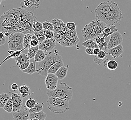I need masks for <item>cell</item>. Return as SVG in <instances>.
Wrapping results in <instances>:
<instances>
[{"instance_id": "obj_32", "label": "cell", "mask_w": 131, "mask_h": 120, "mask_svg": "<svg viewBox=\"0 0 131 120\" xmlns=\"http://www.w3.org/2000/svg\"><path fill=\"white\" fill-rule=\"evenodd\" d=\"M3 109L8 113H10L13 112V103L12 98H10L7 102V103H6L5 106L3 108Z\"/></svg>"}, {"instance_id": "obj_11", "label": "cell", "mask_w": 131, "mask_h": 120, "mask_svg": "<svg viewBox=\"0 0 131 120\" xmlns=\"http://www.w3.org/2000/svg\"><path fill=\"white\" fill-rule=\"evenodd\" d=\"M29 109L25 105L21 107L20 110L13 112V119L15 120H29Z\"/></svg>"}, {"instance_id": "obj_9", "label": "cell", "mask_w": 131, "mask_h": 120, "mask_svg": "<svg viewBox=\"0 0 131 120\" xmlns=\"http://www.w3.org/2000/svg\"><path fill=\"white\" fill-rule=\"evenodd\" d=\"M83 37L85 40L94 39L99 35L97 33L96 31L91 25L90 23L86 25L83 29L81 30Z\"/></svg>"}, {"instance_id": "obj_1", "label": "cell", "mask_w": 131, "mask_h": 120, "mask_svg": "<svg viewBox=\"0 0 131 120\" xmlns=\"http://www.w3.org/2000/svg\"><path fill=\"white\" fill-rule=\"evenodd\" d=\"M61 59H62V58L59 54L57 50H54L53 52H49L47 54L44 60L36 65V72L42 76H47L51 67Z\"/></svg>"}, {"instance_id": "obj_19", "label": "cell", "mask_w": 131, "mask_h": 120, "mask_svg": "<svg viewBox=\"0 0 131 120\" xmlns=\"http://www.w3.org/2000/svg\"><path fill=\"white\" fill-rule=\"evenodd\" d=\"M47 114L42 110L39 112L35 113L29 114V119L30 120H45L47 117Z\"/></svg>"}, {"instance_id": "obj_23", "label": "cell", "mask_w": 131, "mask_h": 120, "mask_svg": "<svg viewBox=\"0 0 131 120\" xmlns=\"http://www.w3.org/2000/svg\"><path fill=\"white\" fill-rule=\"evenodd\" d=\"M64 65V63L62 59L58 61L56 63H55L53 65H52L48 71V73H56L60 68H61Z\"/></svg>"}, {"instance_id": "obj_40", "label": "cell", "mask_w": 131, "mask_h": 120, "mask_svg": "<svg viewBox=\"0 0 131 120\" xmlns=\"http://www.w3.org/2000/svg\"><path fill=\"white\" fill-rule=\"evenodd\" d=\"M68 30L74 31L76 30L75 23L73 22H69L66 24Z\"/></svg>"}, {"instance_id": "obj_5", "label": "cell", "mask_w": 131, "mask_h": 120, "mask_svg": "<svg viewBox=\"0 0 131 120\" xmlns=\"http://www.w3.org/2000/svg\"><path fill=\"white\" fill-rule=\"evenodd\" d=\"M118 7H119L118 4L113 1H105L101 2L95 9V15L97 19L100 20L101 18L111 11Z\"/></svg>"}, {"instance_id": "obj_25", "label": "cell", "mask_w": 131, "mask_h": 120, "mask_svg": "<svg viewBox=\"0 0 131 120\" xmlns=\"http://www.w3.org/2000/svg\"><path fill=\"white\" fill-rule=\"evenodd\" d=\"M23 73H26L32 75L36 72V65L35 62L30 63L28 68L25 70L21 71Z\"/></svg>"}, {"instance_id": "obj_15", "label": "cell", "mask_w": 131, "mask_h": 120, "mask_svg": "<svg viewBox=\"0 0 131 120\" xmlns=\"http://www.w3.org/2000/svg\"><path fill=\"white\" fill-rule=\"evenodd\" d=\"M107 55L112 56L113 59L118 58L124 52L123 46L122 44L106 50Z\"/></svg>"}, {"instance_id": "obj_12", "label": "cell", "mask_w": 131, "mask_h": 120, "mask_svg": "<svg viewBox=\"0 0 131 120\" xmlns=\"http://www.w3.org/2000/svg\"><path fill=\"white\" fill-rule=\"evenodd\" d=\"M52 23L54 25L53 32L54 34L64 33L68 30L66 24L61 20L54 18L52 20Z\"/></svg>"}, {"instance_id": "obj_20", "label": "cell", "mask_w": 131, "mask_h": 120, "mask_svg": "<svg viewBox=\"0 0 131 120\" xmlns=\"http://www.w3.org/2000/svg\"><path fill=\"white\" fill-rule=\"evenodd\" d=\"M8 46L10 50L17 51L23 50L24 48L23 43L18 42H8Z\"/></svg>"}, {"instance_id": "obj_30", "label": "cell", "mask_w": 131, "mask_h": 120, "mask_svg": "<svg viewBox=\"0 0 131 120\" xmlns=\"http://www.w3.org/2000/svg\"><path fill=\"white\" fill-rule=\"evenodd\" d=\"M43 106H44V103H36L34 107H33L31 109H29V111L30 114L39 112L42 111L43 109Z\"/></svg>"}, {"instance_id": "obj_51", "label": "cell", "mask_w": 131, "mask_h": 120, "mask_svg": "<svg viewBox=\"0 0 131 120\" xmlns=\"http://www.w3.org/2000/svg\"><path fill=\"white\" fill-rule=\"evenodd\" d=\"M1 1H6V0H1Z\"/></svg>"}, {"instance_id": "obj_44", "label": "cell", "mask_w": 131, "mask_h": 120, "mask_svg": "<svg viewBox=\"0 0 131 120\" xmlns=\"http://www.w3.org/2000/svg\"><path fill=\"white\" fill-rule=\"evenodd\" d=\"M93 50L94 49L91 48H86V50H85V52L87 54H88L89 55H94V53H93Z\"/></svg>"}, {"instance_id": "obj_16", "label": "cell", "mask_w": 131, "mask_h": 120, "mask_svg": "<svg viewBox=\"0 0 131 120\" xmlns=\"http://www.w3.org/2000/svg\"><path fill=\"white\" fill-rule=\"evenodd\" d=\"M25 34L21 32H15L10 33L8 38V42H18L23 43Z\"/></svg>"}, {"instance_id": "obj_18", "label": "cell", "mask_w": 131, "mask_h": 120, "mask_svg": "<svg viewBox=\"0 0 131 120\" xmlns=\"http://www.w3.org/2000/svg\"><path fill=\"white\" fill-rule=\"evenodd\" d=\"M104 67L109 70H114L116 69L118 67V63L115 60L105 59L104 61Z\"/></svg>"}, {"instance_id": "obj_13", "label": "cell", "mask_w": 131, "mask_h": 120, "mask_svg": "<svg viewBox=\"0 0 131 120\" xmlns=\"http://www.w3.org/2000/svg\"><path fill=\"white\" fill-rule=\"evenodd\" d=\"M90 24L91 25L93 26L96 33L99 36L102 34L104 30H105L106 28L110 26L105 23L103 21L100 20L98 19L97 20L92 21L90 22Z\"/></svg>"}, {"instance_id": "obj_28", "label": "cell", "mask_w": 131, "mask_h": 120, "mask_svg": "<svg viewBox=\"0 0 131 120\" xmlns=\"http://www.w3.org/2000/svg\"><path fill=\"white\" fill-rule=\"evenodd\" d=\"M26 49V48H24L23 50H21L15 51L13 53L11 54H10V55H8L7 57H6V58H5L4 60H3V61L1 63L0 66H2L3 64L5 63V62L7 61L8 60L10 59L13 58H15L17 57L19 55H20V54H21V52H23V51L24 50H25Z\"/></svg>"}, {"instance_id": "obj_37", "label": "cell", "mask_w": 131, "mask_h": 120, "mask_svg": "<svg viewBox=\"0 0 131 120\" xmlns=\"http://www.w3.org/2000/svg\"><path fill=\"white\" fill-rule=\"evenodd\" d=\"M43 32L44 33V35L46 39H51L54 38V33L53 31L43 29Z\"/></svg>"}, {"instance_id": "obj_45", "label": "cell", "mask_w": 131, "mask_h": 120, "mask_svg": "<svg viewBox=\"0 0 131 120\" xmlns=\"http://www.w3.org/2000/svg\"><path fill=\"white\" fill-rule=\"evenodd\" d=\"M39 43H39V41L32 39V40H31L30 42L31 47H35V46L39 45Z\"/></svg>"}, {"instance_id": "obj_46", "label": "cell", "mask_w": 131, "mask_h": 120, "mask_svg": "<svg viewBox=\"0 0 131 120\" xmlns=\"http://www.w3.org/2000/svg\"><path fill=\"white\" fill-rule=\"evenodd\" d=\"M19 86L17 84H16V83H13L11 85V89L13 90V91H16V90H18V89H19Z\"/></svg>"}, {"instance_id": "obj_7", "label": "cell", "mask_w": 131, "mask_h": 120, "mask_svg": "<svg viewBox=\"0 0 131 120\" xmlns=\"http://www.w3.org/2000/svg\"><path fill=\"white\" fill-rule=\"evenodd\" d=\"M59 79L54 73H49L46 76L45 83L48 90H54L58 86Z\"/></svg>"}, {"instance_id": "obj_4", "label": "cell", "mask_w": 131, "mask_h": 120, "mask_svg": "<svg viewBox=\"0 0 131 120\" xmlns=\"http://www.w3.org/2000/svg\"><path fill=\"white\" fill-rule=\"evenodd\" d=\"M46 94L48 97L60 98L70 101L73 98V88L66 83L60 82L55 90H48Z\"/></svg>"}, {"instance_id": "obj_2", "label": "cell", "mask_w": 131, "mask_h": 120, "mask_svg": "<svg viewBox=\"0 0 131 120\" xmlns=\"http://www.w3.org/2000/svg\"><path fill=\"white\" fill-rule=\"evenodd\" d=\"M54 38L56 42L64 47L74 46L80 42L76 31H72L68 29L64 33L54 34Z\"/></svg>"}, {"instance_id": "obj_42", "label": "cell", "mask_w": 131, "mask_h": 120, "mask_svg": "<svg viewBox=\"0 0 131 120\" xmlns=\"http://www.w3.org/2000/svg\"><path fill=\"white\" fill-rule=\"evenodd\" d=\"M105 60H102V59H101L100 58L98 57L97 55H95L94 56V57L93 58V61L96 64H97V65H100L102 63L104 62Z\"/></svg>"}, {"instance_id": "obj_3", "label": "cell", "mask_w": 131, "mask_h": 120, "mask_svg": "<svg viewBox=\"0 0 131 120\" xmlns=\"http://www.w3.org/2000/svg\"><path fill=\"white\" fill-rule=\"evenodd\" d=\"M47 104L49 110L56 114H62L70 109L69 101L56 97H49Z\"/></svg>"}, {"instance_id": "obj_17", "label": "cell", "mask_w": 131, "mask_h": 120, "mask_svg": "<svg viewBox=\"0 0 131 120\" xmlns=\"http://www.w3.org/2000/svg\"><path fill=\"white\" fill-rule=\"evenodd\" d=\"M18 93L23 98H25L31 95V89L30 87L25 84H24L18 89Z\"/></svg>"}, {"instance_id": "obj_26", "label": "cell", "mask_w": 131, "mask_h": 120, "mask_svg": "<svg viewBox=\"0 0 131 120\" xmlns=\"http://www.w3.org/2000/svg\"><path fill=\"white\" fill-rule=\"evenodd\" d=\"M46 55L47 54L45 53L44 51L39 49L34 57L35 62L38 63L41 62V61L44 60V59L46 57Z\"/></svg>"}, {"instance_id": "obj_22", "label": "cell", "mask_w": 131, "mask_h": 120, "mask_svg": "<svg viewBox=\"0 0 131 120\" xmlns=\"http://www.w3.org/2000/svg\"><path fill=\"white\" fill-rule=\"evenodd\" d=\"M68 68L65 66H62L55 73L59 80H63L67 76Z\"/></svg>"}, {"instance_id": "obj_21", "label": "cell", "mask_w": 131, "mask_h": 120, "mask_svg": "<svg viewBox=\"0 0 131 120\" xmlns=\"http://www.w3.org/2000/svg\"><path fill=\"white\" fill-rule=\"evenodd\" d=\"M30 58L28 57V54H21L20 55H19L18 57L15 58V61L16 63V65L20 67V65H22L24 63L29 62Z\"/></svg>"}, {"instance_id": "obj_34", "label": "cell", "mask_w": 131, "mask_h": 120, "mask_svg": "<svg viewBox=\"0 0 131 120\" xmlns=\"http://www.w3.org/2000/svg\"><path fill=\"white\" fill-rule=\"evenodd\" d=\"M34 34L37 37V38H38V40L40 43H41L46 39L44 35V33L43 32V30H41L40 31L34 32Z\"/></svg>"}, {"instance_id": "obj_39", "label": "cell", "mask_w": 131, "mask_h": 120, "mask_svg": "<svg viewBox=\"0 0 131 120\" xmlns=\"http://www.w3.org/2000/svg\"><path fill=\"white\" fill-rule=\"evenodd\" d=\"M0 36H1V41H0V45L2 46V45H4L6 43V37L5 36L4 33L3 32L1 31L0 32Z\"/></svg>"}, {"instance_id": "obj_27", "label": "cell", "mask_w": 131, "mask_h": 120, "mask_svg": "<svg viewBox=\"0 0 131 120\" xmlns=\"http://www.w3.org/2000/svg\"><path fill=\"white\" fill-rule=\"evenodd\" d=\"M11 98V97L7 93H2L0 95V107L3 109L6 103Z\"/></svg>"}, {"instance_id": "obj_50", "label": "cell", "mask_w": 131, "mask_h": 120, "mask_svg": "<svg viewBox=\"0 0 131 120\" xmlns=\"http://www.w3.org/2000/svg\"><path fill=\"white\" fill-rule=\"evenodd\" d=\"M4 34H5V36L6 37H9V36H10V33H9V32H4Z\"/></svg>"}, {"instance_id": "obj_14", "label": "cell", "mask_w": 131, "mask_h": 120, "mask_svg": "<svg viewBox=\"0 0 131 120\" xmlns=\"http://www.w3.org/2000/svg\"><path fill=\"white\" fill-rule=\"evenodd\" d=\"M11 98L13 103V112L20 110L22 107L23 104V98L20 94L12 93Z\"/></svg>"}, {"instance_id": "obj_41", "label": "cell", "mask_w": 131, "mask_h": 120, "mask_svg": "<svg viewBox=\"0 0 131 120\" xmlns=\"http://www.w3.org/2000/svg\"><path fill=\"white\" fill-rule=\"evenodd\" d=\"M106 55H107V54L106 52V50L104 51V50H101L100 52L98 54V55H97L98 56V57L99 58H100L101 59H102V60H105L106 57Z\"/></svg>"}, {"instance_id": "obj_24", "label": "cell", "mask_w": 131, "mask_h": 120, "mask_svg": "<svg viewBox=\"0 0 131 120\" xmlns=\"http://www.w3.org/2000/svg\"><path fill=\"white\" fill-rule=\"evenodd\" d=\"M118 31V29L116 28V25H110L109 27L106 28V29L104 30L103 33H102L101 35H103V36L105 38H107L109 36L111 35L113 33Z\"/></svg>"}, {"instance_id": "obj_47", "label": "cell", "mask_w": 131, "mask_h": 120, "mask_svg": "<svg viewBox=\"0 0 131 120\" xmlns=\"http://www.w3.org/2000/svg\"><path fill=\"white\" fill-rule=\"evenodd\" d=\"M97 48H99L98 44L96 43V41L95 42V41H94L92 43L91 48L94 49Z\"/></svg>"}, {"instance_id": "obj_38", "label": "cell", "mask_w": 131, "mask_h": 120, "mask_svg": "<svg viewBox=\"0 0 131 120\" xmlns=\"http://www.w3.org/2000/svg\"><path fill=\"white\" fill-rule=\"evenodd\" d=\"M93 41H94V39L85 40V41L82 43V45L86 48H91L92 43Z\"/></svg>"}, {"instance_id": "obj_8", "label": "cell", "mask_w": 131, "mask_h": 120, "mask_svg": "<svg viewBox=\"0 0 131 120\" xmlns=\"http://www.w3.org/2000/svg\"><path fill=\"white\" fill-rule=\"evenodd\" d=\"M110 40L108 42V49H110L121 44L123 42V37L121 33L116 32L110 35ZM107 49V50H108Z\"/></svg>"}, {"instance_id": "obj_48", "label": "cell", "mask_w": 131, "mask_h": 120, "mask_svg": "<svg viewBox=\"0 0 131 120\" xmlns=\"http://www.w3.org/2000/svg\"><path fill=\"white\" fill-rule=\"evenodd\" d=\"M101 50L99 48H95L93 50V53H94V55H98L99 52H100Z\"/></svg>"}, {"instance_id": "obj_49", "label": "cell", "mask_w": 131, "mask_h": 120, "mask_svg": "<svg viewBox=\"0 0 131 120\" xmlns=\"http://www.w3.org/2000/svg\"><path fill=\"white\" fill-rule=\"evenodd\" d=\"M104 47L105 48V50H107L108 49L107 46H108V42L107 41H105L104 43H103Z\"/></svg>"}, {"instance_id": "obj_35", "label": "cell", "mask_w": 131, "mask_h": 120, "mask_svg": "<svg viewBox=\"0 0 131 120\" xmlns=\"http://www.w3.org/2000/svg\"><path fill=\"white\" fill-rule=\"evenodd\" d=\"M43 24V29L52 31H53L54 25L52 23L49 22L48 20H46L45 22L42 23Z\"/></svg>"}, {"instance_id": "obj_29", "label": "cell", "mask_w": 131, "mask_h": 120, "mask_svg": "<svg viewBox=\"0 0 131 120\" xmlns=\"http://www.w3.org/2000/svg\"><path fill=\"white\" fill-rule=\"evenodd\" d=\"M33 34H34L32 33H27L25 34L23 42L24 47L26 49H28L30 47V42L32 40Z\"/></svg>"}, {"instance_id": "obj_43", "label": "cell", "mask_w": 131, "mask_h": 120, "mask_svg": "<svg viewBox=\"0 0 131 120\" xmlns=\"http://www.w3.org/2000/svg\"><path fill=\"white\" fill-rule=\"evenodd\" d=\"M29 64H30L29 62H28L24 63L22 65H20V66L19 67L20 70L21 71H23V70H25L26 69H27L28 68V67L29 66Z\"/></svg>"}, {"instance_id": "obj_31", "label": "cell", "mask_w": 131, "mask_h": 120, "mask_svg": "<svg viewBox=\"0 0 131 120\" xmlns=\"http://www.w3.org/2000/svg\"><path fill=\"white\" fill-rule=\"evenodd\" d=\"M39 50V45L35 47H30L28 48V55L30 59L35 57L36 53Z\"/></svg>"}, {"instance_id": "obj_33", "label": "cell", "mask_w": 131, "mask_h": 120, "mask_svg": "<svg viewBox=\"0 0 131 120\" xmlns=\"http://www.w3.org/2000/svg\"><path fill=\"white\" fill-rule=\"evenodd\" d=\"M43 30L42 23L35 20L33 24V30L34 32L40 31Z\"/></svg>"}, {"instance_id": "obj_10", "label": "cell", "mask_w": 131, "mask_h": 120, "mask_svg": "<svg viewBox=\"0 0 131 120\" xmlns=\"http://www.w3.org/2000/svg\"><path fill=\"white\" fill-rule=\"evenodd\" d=\"M56 41L55 38L51 39H46L39 44V49L44 51L45 52H50L56 47Z\"/></svg>"}, {"instance_id": "obj_6", "label": "cell", "mask_w": 131, "mask_h": 120, "mask_svg": "<svg viewBox=\"0 0 131 120\" xmlns=\"http://www.w3.org/2000/svg\"><path fill=\"white\" fill-rule=\"evenodd\" d=\"M123 18V13L119 7L111 11L101 18L100 20L103 21L108 25H115Z\"/></svg>"}, {"instance_id": "obj_36", "label": "cell", "mask_w": 131, "mask_h": 120, "mask_svg": "<svg viewBox=\"0 0 131 120\" xmlns=\"http://www.w3.org/2000/svg\"><path fill=\"white\" fill-rule=\"evenodd\" d=\"M36 103L35 99L32 98H30L28 99L25 102V106L29 109H31L35 106Z\"/></svg>"}]
</instances>
